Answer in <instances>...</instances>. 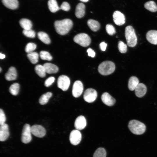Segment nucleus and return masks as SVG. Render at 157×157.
<instances>
[{
	"label": "nucleus",
	"instance_id": "obj_1",
	"mask_svg": "<svg viewBox=\"0 0 157 157\" xmlns=\"http://www.w3.org/2000/svg\"><path fill=\"white\" fill-rule=\"evenodd\" d=\"M73 25L72 21L68 19L56 21L54 23L56 31L58 33L61 35L67 33L72 28Z\"/></svg>",
	"mask_w": 157,
	"mask_h": 157
},
{
	"label": "nucleus",
	"instance_id": "obj_2",
	"mask_svg": "<svg viewBox=\"0 0 157 157\" xmlns=\"http://www.w3.org/2000/svg\"><path fill=\"white\" fill-rule=\"evenodd\" d=\"M128 126L131 131L135 135L142 134L146 130V127L145 124L136 120L133 119L130 121Z\"/></svg>",
	"mask_w": 157,
	"mask_h": 157
},
{
	"label": "nucleus",
	"instance_id": "obj_3",
	"mask_svg": "<svg viewBox=\"0 0 157 157\" xmlns=\"http://www.w3.org/2000/svg\"><path fill=\"white\" fill-rule=\"evenodd\" d=\"M125 34L127 45L131 47L135 46L137 38L133 27L131 26H127L125 29Z\"/></svg>",
	"mask_w": 157,
	"mask_h": 157
},
{
	"label": "nucleus",
	"instance_id": "obj_4",
	"mask_svg": "<svg viewBox=\"0 0 157 157\" xmlns=\"http://www.w3.org/2000/svg\"><path fill=\"white\" fill-rule=\"evenodd\" d=\"M115 69V65L113 62L109 61H104L98 67L99 72L103 75H107L112 73Z\"/></svg>",
	"mask_w": 157,
	"mask_h": 157
},
{
	"label": "nucleus",
	"instance_id": "obj_5",
	"mask_svg": "<svg viewBox=\"0 0 157 157\" xmlns=\"http://www.w3.org/2000/svg\"><path fill=\"white\" fill-rule=\"evenodd\" d=\"M74 41L83 47H87L90 44L91 39L89 36L85 33H81L75 35L73 39Z\"/></svg>",
	"mask_w": 157,
	"mask_h": 157
},
{
	"label": "nucleus",
	"instance_id": "obj_6",
	"mask_svg": "<svg viewBox=\"0 0 157 157\" xmlns=\"http://www.w3.org/2000/svg\"><path fill=\"white\" fill-rule=\"evenodd\" d=\"M31 127L28 124H26L24 125L22 133L21 141L25 144L30 142L32 139Z\"/></svg>",
	"mask_w": 157,
	"mask_h": 157
},
{
	"label": "nucleus",
	"instance_id": "obj_7",
	"mask_svg": "<svg viewBox=\"0 0 157 157\" xmlns=\"http://www.w3.org/2000/svg\"><path fill=\"white\" fill-rule=\"evenodd\" d=\"M70 80L66 76L62 75L60 76L57 80L58 87L63 91L67 90L70 84Z\"/></svg>",
	"mask_w": 157,
	"mask_h": 157
},
{
	"label": "nucleus",
	"instance_id": "obj_8",
	"mask_svg": "<svg viewBox=\"0 0 157 157\" xmlns=\"http://www.w3.org/2000/svg\"><path fill=\"white\" fill-rule=\"evenodd\" d=\"M97 96V92L95 90L92 88H88L84 92L83 98L86 102L90 103L96 100Z\"/></svg>",
	"mask_w": 157,
	"mask_h": 157
},
{
	"label": "nucleus",
	"instance_id": "obj_9",
	"mask_svg": "<svg viewBox=\"0 0 157 157\" xmlns=\"http://www.w3.org/2000/svg\"><path fill=\"white\" fill-rule=\"evenodd\" d=\"M32 134L38 138H42L46 134V131L42 126L39 125H34L31 127Z\"/></svg>",
	"mask_w": 157,
	"mask_h": 157
},
{
	"label": "nucleus",
	"instance_id": "obj_10",
	"mask_svg": "<svg viewBox=\"0 0 157 157\" xmlns=\"http://www.w3.org/2000/svg\"><path fill=\"white\" fill-rule=\"evenodd\" d=\"M83 89V87L82 82L79 80L75 81L74 83L72 89V94L73 96L77 98L82 94Z\"/></svg>",
	"mask_w": 157,
	"mask_h": 157
},
{
	"label": "nucleus",
	"instance_id": "obj_11",
	"mask_svg": "<svg viewBox=\"0 0 157 157\" xmlns=\"http://www.w3.org/2000/svg\"><path fill=\"white\" fill-rule=\"evenodd\" d=\"M82 138L81 132L77 129L72 131L70 134L69 140L73 145H76L80 142Z\"/></svg>",
	"mask_w": 157,
	"mask_h": 157
},
{
	"label": "nucleus",
	"instance_id": "obj_12",
	"mask_svg": "<svg viewBox=\"0 0 157 157\" xmlns=\"http://www.w3.org/2000/svg\"><path fill=\"white\" fill-rule=\"evenodd\" d=\"M113 21L118 26H121L125 23V18L124 15L118 11H116L113 14Z\"/></svg>",
	"mask_w": 157,
	"mask_h": 157
},
{
	"label": "nucleus",
	"instance_id": "obj_13",
	"mask_svg": "<svg viewBox=\"0 0 157 157\" xmlns=\"http://www.w3.org/2000/svg\"><path fill=\"white\" fill-rule=\"evenodd\" d=\"M9 135V127L8 125L4 124L0 125V140L4 141L6 140Z\"/></svg>",
	"mask_w": 157,
	"mask_h": 157
},
{
	"label": "nucleus",
	"instance_id": "obj_14",
	"mask_svg": "<svg viewBox=\"0 0 157 157\" xmlns=\"http://www.w3.org/2000/svg\"><path fill=\"white\" fill-rule=\"evenodd\" d=\"M74 125L75 128L77 130L84 129L86 125V121L85 117L82 115L78 116L75 120Z\"/></svg>",
	"mask_w": 157,
	"mask_h": 157
},
{
	"label": "nucleus",
	"instance_id": "obj_15",
	"mask_svg": "<svg viewBox=\"0 0 157 157\" xmlns=\"http://www.w3.org/2000/svg\"><path fill=\"white\" fill-rule=\"evenodd\" d=\"M101 99L103 102L108 106H113L115 102V100L109 93H104L101 96Z\"/></svg>",
	"mask_w": 157,
	"mask_h": 157
},
{
	"label": "nucleus",
	"instance_id": "obj_16",
	"mask_svg": "<svg viewBox=\"0 0 157 157\" xmlns=\"http://www.w3.org/2000/svg\"><path fill=\"white\" fill-rule=\"evenodd\" d=\"M135 91L136 96L138 97L141 98L143 97L146 94L147 88L143 83H139L135 88Z\"/></svg>",
	"mask_w": 157,
	"mask_h": 157
},
{
	"label": "nucleus",
	"instance_id": "obj_17",
	"mask_svg": "<svg viewBox=\"0 0 157 157\" xmlns=\"http://www.w3.org/2000/svg\"><path fill=\"white\" fill-rule=\"evenodd\" d=\"M146 38L147 41L151 44L157 45V31L151 30L146 33Z\"/></svg>",
	"mask_w": 157,
	"mask_h": 157
},
{
	"label": "nucleus",
	"instance_id": "obj_18",
	"mask_svg": "<svg viewBox=\"0 0 157 157\" xmlns=\"http://www.w3.org/2000/svg\"><path fill=\"white\" fill-rule=\"evenodd\" d=\"M17 76V72L15 68L13 67H10L5 75L6 79L8 81L16 79Z\"/></svg>",
	"mask_w": 157,
	"mask_h": 157
},
{
	"label": "nucleus",
	"instance_id": "obj_19",
	"mask_svg": "<svg viewBox=\"0 0 157 157\" xmlns=\"http://www.w3.org/2000/svg\"><path fill=\"white\" fill-rule=\"evenodd\" d=\"M3 5L6 8L12 10L16 9L19 3L17 0H1Z\"/></svg>",
	"mask_w": 157,
	"mask_h": 157
},
{
	"label": "nucleus",
	"instance_id": "obj_20",
	"mask_svg": "<svg viewBox=\"0 0 157 157\" xmlns=\"http://www.w3.org/2000/svg\"><path fill=\"white\" fill-rule=\"evenodd\" d=\"M85 13V6L83 3H79L76 6L75 12L76 17L78 18L82 17Z\"/></svg>",
	"mask_w": 157,
	"mask_h": 157
},
{
	"label": "nucleus",
	"instance_id": "obj_21",
	"mask_svg": "<svg viewBox=\"0 0 157 157\" xmlns=\"http://www.w3.org/2000/svg\"><path fill=\"white\" fill-rule=\"evenodd\" d=\"M44 66L46 73L52 74L57 73L58 70V67L51 63H44Z\"/></svg>",
	"mask_w": 157,
	"mask_h": 157
},
{
	"label": "nucleus",
	"instance_id": "obj_22",
	"mask_svg": "<svg viewBox=\"0 0 157 157\" xmlns=\"http://www.w3.org/2000/svg\"><path fill=\"white\" fill-rule=\"evenodd\" d=\"M139 83V80L137 77L131 76L128 82V87L129 89L131 91L135 90Z\"/></svg>",
	"mask_w": 157,
	"mask_h": 157
},
{
	"label": "nucleus",
	"instance_id": "obj_23",
	"mask_svg": "<svg viewBox=\"0 0 157 157\" xmlns=\"http://www.w3.org/2000/svg\"><path fill=\"white\" fill-rule=\"evenodd\" d=\"M19 23L24 30L31 29L32 24L31 22L29 19L26 18L22 19L19 21Z\"/></svg>",
	"mask_w": 157,
	"mask_h": 157
},
{
	"label": "nucleus",
	"instance_id": "obj_24",
	"mask_svg": "<svg viewBox=\"0 0 157 157\" xmlns=\"http://www.w3.org/2000/svg\"><path fill=\"white\" fill-rule=\"evenodd\" d=\"M48 6L49 9L52 13L56 12L60 9L56 0H49Z\"/></svg>",
	"mask_w": 157,
	"mask_h": 157
},
{
	"label": "nucleus",
	"instance_id": "obj_25",
	"mask_svg": "<svg viewBox=\"0 0 157 157\" xmlns=\"http://www.w3.org/2000/svg\"><path fill=\"white\" fill-rule=\"evenodd\" d=\"M87 24L90 28L93 31H97L100 28V24L97 21L90 19L87 22Z\"/></svg>",
	"mask_w": 157,
	"mask_h": 157
},
{
	"label": "nucleus",
	"instance_id": "obj_26",
	"mask_svg": "<svg viewBox=\"0 0 157 157\" xmlns=\"http://www.w3.org/2000/svg\"><path fill=\"white\" fill-rule=\"evenodd\" d=\"M38 36L39 39L44 43L46 44L50 43V39L46 33L42 31L39 32L38 33Z\"/></svg>",
	"mask_w": 157,
	"mask_h": 157
},
{
	"label": "nucleus",
	"instance_id": "obj_27",
	"mask_svg": "<svg viewBox=\"0 0 157 157\" xmlns=\"http://www.w3.org/2000/svg\"><path fill=\"white\" fill-rule=\"evenodd\" d=\"M144 7L151 12H155L157 11V6L153 1H150L146 2L144 4Z\"/></svg>",
	"mask_w": 157,
	"mask_h": 157
},
{
	"label": "nucleus",
	"instance_id": "obj_28",
	"mask_svg": "<svg viewBox=\"0 0 157 157\" xmlns=\"http://www.w3.org/2000/svg\"><path fill=\"white\" fill-rule=\"evenodd\" d=\"M35 69L36 74L40 77H44L46 74V72L43 65H36Z\"/></svg>",
	"mask_w": 157,
	"mask_h": 157
},
{
	"label": "nucleus",
	"instance_id": "obj_29",
	"mask_svg": "<svg viewBox=\"0 0 157 157\" xmlns=\"http://www.w3.org/2000/svg\"><path fill=\"white\" fill-rule=\"evenodd\" d=\"M52 93L48 92L42 95L39 99V103L41 105L46 104L48 101L49 99L51 97Z\"/></svg>",
	"mask_w": 157,
	"mask_h": 157
},
{
	"label": "nucleus",
	"instance_id": "obj_30",
	"mask_svg": "<svg viewBox=\"0 0 157 157\" xmlns=\"http://www.w3.org/2000/svg\"><path fill=\"white\" fill-rule=\"evenodd\" d=\"M27 56L31 63L33 64L36 63L38 61L39 55L35 52H32L28 53Z\"/></svg>",
	"mask_w": 157,
	"mask_h": 157
},
{
	"label": "nucleus",
	"instance_id": "obj_31",
	"mask_svg": "<svg viewBox=\"0 0 157 157\" xmlns=\"http://www.w3.org/2000/svg\"><path fill=\"white\" fill-rule=\"evenodd\" d=\"M19 85L18 83H14L10 86L9 88V92L13 95H17L19 93Z\"/></svg>",
	"mask_w": 157,
	"mask_h": 157
},
{
	"label": "nucleus",
	"instance_id": "obj_32",
	"mask_svg": "<svg viewBox=\"0 0 157 157\" xmlns=\"http://www.w3.org/2000/svg\"><path fill=\"white\" fill-rule=\"evenodd\" d=\"M106 151L103 148H99L95 151L93 157H106Z\"/></svg>",
	"mask_w": 157,
	"mask_h": 157
},
{
	"label": "nucleus",
	"instance_id": "obj_33",
	"mask_svg": "<svg viewBox=\"0 0 157 157\" xmlns=\"http://www.w3.org/2000/svg\"><path fill=\"white\" fill-rule=\"evenodd\" d=\"M40 56L41 59L43 60L50 61L52 59V57L50 53L45 51H41L40 53Z\"/></svg>",
	"mask_w": 157,
	"mask_h": 157
},
{
	"label": "nucleus",
	"instance_id": "obj_34",
	"mask_svg": "<svg viewBox=\"0 0 157 157\" xmlns=\"http://www.w3.org/2000/svg\"><path fill=\"white\" fill-rule=\"evenodd\" d=\"M36 48V44L33 43L29 42L26 45L25 48V51L29 53L33 52Z\"/></svg>",
	"mask_w": 157,
	"mask_h": 157
},
{
	"label": "nucleus",
	"instance_id": "obj_35",
	"mask_svg": "<svg viewBox=\"0 0 157 157\" xmlns=\"http://www.w3.org/2000/svg\"><path fill=\"white\" fill-rule=\"evenodd\" d=\"M118 49L119 52L122 53H125L127 51V47L126 44L121 41L119 42Z\"/></svg>",
	"mask_w": 157,
	"mask_h": 157
},
{
	"label": "nucleus",
	"instance_id": "obj_36",
	"mask_svg": "<svg viewBox=\"0 0 157 157\" xmlns=\"http://www.w3.org/2000/svg\"><path fill=\"white\" fill-rule=\"evenodd\" d=\"M23 33L26 36L31 38H34L35 36V32L31 29L24 30L23 31Z\"/></svg>",
	"mask_w": 157,
	"mask_h": 157
},
{
	"label": "nucleus",
	"instance_id": "obj_37",
	"mask_svg": "<svg viewBox=\"0 0 157 157\" xmlns=\"http://www.w3.org/2000/svg\"><path fill=\"white\" fill-rule=\"evenodd\" d=\"M106 29L107 33L110 35H112L116 33L115 28L111 24H107L106 27Z\"/></svg>",
	"mask_w": 157,
	"mask_h": 157
},
{
	"label": "nucleus",
	"instance_id": "obj_38",
	"mask_svg": "<svg viewBox=\"0 0 157 157\" xmlns=\"http://www.w3.org/2000/svg\"><path fill=\"white\" fill-rule=\"evenodd\" d=\"M55 78L54 77L51 76L48 78L44 82V85L46 87H48L51 85L54 82Z\"/></svg>",
	"mask_w": 157,
	"mask_h": 157
},
{
	"label": "nucleus",
	"instance_id": "obj_39",
	"mask_svg": "<svg viewBox=\"0 0 157 157\" xmlns=\"http://www.w3.org/2000/svg\"><path fill=\"white\" fill-rule=\"evenodd\" d=\"M5 115L3 110L1 108L0 109V124L2 125L4 124L6 121Z\"/></svg>",
	"mask_w": 157,
	"mask_h": 157
},
{
	"label": "nucleus",
	"instance_id": "obj_40",
	"mask_svg": "<svg viewBox=\"0 0 157 157\" xmlns=\"http://www.w3.org/2000/svg\"><path fill=\"white\" fill-rule=\"evenodd\" d=\"M60 9L65 11H68L70 9L69 4L66 2H64L61 5Z\"/></svg>",
	"mask_w": 157,
	"mask_h": 157
},
{
	"label": "nucleus",
	"instance_id": "obj_41",
	"mask_svg": "<svg viewBox=\"0 0 157 157\" xmlns=\"http://www.w3.org/2000/svg\"><path fill=\"white\" fill-rule=\"evenodd\" d=\"M87 51L88 53V55L89 56L93 58L95 56V52L91 48L88 49L87 50Z\"/></svg>",
	"mask_w": 157,
	"mask_h": 157
},
{
	"label": "nucleus",
	"instance_id": "obj_42",
	"mask_svg": "<svg viewBox=\"0 0 157 157\" xmlns=\"http://www.w3.org/2000/svg\"><path fill=\"white\" fill-rule=\"evenodd\" d=\"M107 46V44L104 42H102L100 44V47L102 51H105Z\"/></svg>",
	"mask_w": 157,
	"mask_h": 157
},
{
	"label": "nucleus",
	"instance_id": "obj_43",
	"mask_svg": "<svg viewBox=\"0 0 157 157\" xmlns=\"http://www.w3.org/2000/svg\"><path fill=\"white\" fill-rule=\"evenodd\" d=\"M5 55L1 53H0V58L1 59H3L5 58Z\"/></svg>",
	"mask_w": 157,
	"mask_h": 157
},
{
	"label": "nucleus",
	"instance_id": "obj_44",
	"mask_svg": "<svg viewBox=\"0 0 157 157\" xmlns=\"http://www.w3.org/2000/svg\"><path fill=\"white\" fill-rule=\"evenodd\" d=\"M80 0L83 2H87L89 0Z\"/></svg>",
	"mask_w": 157,
	"mask_h": 157
},
{
	"label": "nucleus",
	"instance_id": "obj_45",
	"mask_svg": "<svg viewBox=\"0 0 157 157\" xmlns=\"http://www.w3.org/2000/svg\"><path fill=\"white\" fill-rule=\"evenodd\" d=\"M1 68L0 67V72H1Z\"/></svg>",
	"mask_w": 157,
	"mask_h": 157
}]
</instances>
